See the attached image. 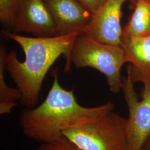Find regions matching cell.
<instances>
[{"instance_id": "obj_12", "label": "cell", "mask_w": 150, "mask_h": 150, "mask_svg": "<svg viewBox=\"0 0 150 150\" xmlns=\"http://www.w3.org/2000/svg\"><path fill=\"white\" fill-rule=\"evenodd\" d=\"M36 150H83L62 135L59 139L41 144Z\"/></svg>"}, {"instance_id": "obj_1", "label": "cell", "mask_w": 150, "mask_h": 150, "mask_svg": "<svg viewBox=\"0 0 150 150\" xmlns=\"http://www.w3.org/2000/svg\"><path fill=\"white\" fill-rule=\"evenodd\" d=\"M48 94L40 105L25 109L20 114L19 125L27 138L39 144L61 137L64 131L95 120L113 111L115 105L107 103L96 107H85L76 100L74 89L67 90L59 84L57 70Z\"/></svg>"}, {"instance_id": "obj_2", "label": "cell", "mask_w": 150, "mask_h": 150, "mask_svg": "<svg viewBox=\"0 0 150 150\" xmlns=\"http://www.w3.org/2000/svg\"><path fill=\"white\" fill-rule=\"evenodd\" d=\"M1 33L18 43L25 53L23 62L19 61L14 50L7 53L6 70L21 92L20 102L22 105L26 108L36 107L45 76L61 55L66 59L64 70L70 71L71 51L76 38L81 33L46 38H30L7 31H2Z\"/></svg>"}, {"instance_id": "obj_4", "label": "cell", "mask_w": 150, "mask_h": 150, "mask_svg": "<svg viewBox=\"0 0 150 150\" xmlns=\"http://www.w3.org/2000/svg\"><path fill=\"white\" fill-rule=\"evenodd\" d=\"M62 135L83 150H127V118L112 111Z\"/></svg>"}, {"instance_id": "obj_9", "label": "cell", "mask_w": 150, "mask_h": 150, "mask_svg": "<svg viewBox=\"0 0 150 150\" xmlns=\"http://www.w3.org/2000/svg\"><path fill=\"white\" fill-rule=\"evenodd\" d=\"M127 63V77L135 83L150 82V35L122 38Z\"/></svg>"}, {"instance_id": "obj_15", "label": "cell", "mask_w": 150, "mask_h": 150, "mask_svg": "<svg viewBox=\"0 0 150 150\" xmlns=\"http://www.w3.org/2000/svg\"><path fill=\"white\" fill-rule=\"evenodd\" d=\"M142 150H150V138L146 141Z\"/></svg>"}, {"instance_id": "obj_11", "label": "cell", "mask_w": 150, "mask_h": 150, "mask_svg": "<svg viewBox=\"0 0 150 150\" xmlns=\"http://www.w3.org/2000/svg\"><path fill=\"white\" fill-rule=\"evenodd\" d=\"M7 54L5 46H1L0 48V114L1 115L10 114L22 97L21 92L17 87H11L6 82L4 73Z\"/></svg>"}, {"instance_id": "obj_10", "label": "cell", "mask_w": 150, "mask_h": 150, "mask_svg": "<svg viewBox=\"0 0 150 150\" xmlns=\"http://www.w3.org/2000/svg\"><path fill=\"white\" fill-rule=\"evenodd\" d=\"M150 35V0H136L135 7L122 30V38Z\"/></svg>"}, {"instance_id": "obj_8", "label": "cell", "mask_w": 150, "mask_h": 150, "mask_svg": "<svg viewBox=\"0 0 150 150\" xmlns=\"http://www.w3.org/2000/svg\"><path fill=\"white\" fill-rule=\"evenodd\" d=\"M52 17L55 36L82 33L91 21L92 13L78 0H43Z\"/></svg>"}, {"instance_id": "obj_7", "label": "cell", "mask_w": 150, "mask_h": 150, "mask_svg": "<svg viewBox=\"0 0 150 150\" xmlns=\"http://www.w3.org/2000/svg\"><path fill=\"white\" fill-rule=\"evenodd\" d=\"M12 28L15 33L26 32L39 38L55 36L54 22L43 0H17Z\"/></svg>"}, {"instance_id": "obj_5", "label": "cell", "mask_w": 150, "mask_h": 150, "mask_svg": "<svg viewBox=\"0 0 150 150\" xmlns=\"http://www.w3.org/2000/svg\"><path fill=\"white\" fill-rule=\"evenodd\" d=\"M134 85L127 76L122 77V91L129 114L127 118V150H142L150 138V82L144 83L141 101Z\"/></svg>"}, {"instance_id": "obj_3", "label": "cell", "mask_w": 150, "mask_h": 150, "mask_svg": "<svg viewBox=\"0 0 150 150\" xmlns=\"http://www.w3.org/2000/svg\"><path fill=\"white\" fill-rule=\"evenodd\" d=\"M70 64L76 68L90 67L105 76L110 91L118 93L122 90L121 70L127 63L122 46L101 43L80 33L75 39L70 54Z\"/></svg>"}, {"instance_id": "obj_13", "label": "cell", "mask_w": 150, "mask_h": 150, "mask_svg": "<svg viewBox=\"0 0 150 150\" xmlns=\"http://www.w3.org/2000/svg\"><path fill=\"white\" fill-rule=\"evenodd\" d=\"M17 0H0V20L6 26L13 27V15Z\"/></svg>"}, {"instance_id": "obj_6", "label": "cell", "mask_w": 150, "mask_h": 150, "mask_svg": "<svg viewBox=\"0 0 150 150\" xmlns=\"http://www.w3.org/2000/svg\"><path fill=\"white\" fill-rule=\"evenodd\" d=\"M136 0H107L95 12L82 33L97 41L122 46V7L127 1Z\"/></svg>"}, {"instance_id": "obj_14", "label": "cell", "mask_w": 150, "mask_h": 150, "mask_svg": "<svg viewBox=\"0 0 150 150\" xmlns=\"http://www.w3.org/2000/svg\"><path fill=\"white\" fill-rule=\"evenodd\" d=\"M81 3L87 7L92 13L102 5L107 0H78Z\"/></svg>"}]
</instances>
